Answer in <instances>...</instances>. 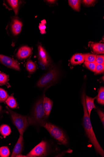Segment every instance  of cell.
<instances>
[{"instance_id": "obj_1", "label": "cell", "mask_w": 104, "mask_h": 157, "mask_svg": "<svg viewBox=\"0 0 104 157\" xmlns=\"http://www.w3.org/2000/svg\"><path fill=\"white\" fill-rule=\"evenodd\" d=\"M85 96V91L84 90L81 94V102L84 109V115L83 120V125L84 130L85 134L88 139L89 142L93 146L97 154L104 157V150L99 144L94 132L90 117L88 115L86 107Z\"/></svg>"}, {"instance_id": "obj_2", "label": "cell", "mask_w": 104, "mask_h": 157, "mask_svg": "<svg viewBox=\"0 0 104 157\" xmlns=\"http://www.w3.org/2000/svg\"><path fill=\"white\" fill-rule=\"evenodd\" d=\"M43 97L39 98L35 104L31 115L28 116L30 125H37L43 126L47 122L46 115L43 105Z\"/></svg>"}, {"instance_id": "obj_3", "label": "cell", "mask_w": 104, "mask_h": 157, "mask_svg": "<svg viewBox=\"0 0 104 157\" xmlns=\"http://www.w3.org/2000/svg\"><path fill=\"white\" fill-rule=\"evenodd\" d=\"M6 108L9 114L13 124L17 128L20 135H23L27 127L30 126L27 117L14 112L8 106Z\"/></svg>"}, {"instance_id": "obj_4", "label": "cell", "mask_w": 104, "mask_h": 157, "mask_svg": "<svg viewBox=\"0 0 104 157\" xmlns=\"http://www.w3.org/2000/svg\"><path fill=\"white\" fill-rule=\"evenodd\" d=\"M43 127L58 142L65 146L68 145V141L67 136L60 128L50 122H47Z\"/></svg>"}, {"instance_id": "obj_5", "label": "cell", "mask_w": 104, "mask_h": 157, "mask_svg": "<svg viewBox=\"0 0 104 157\" xmlns=\"http://www.w3.org/2000/svg\"><path fill=\"white\" fill-rule=\"evenodd\" d=\"M59 76L58 69L56 67H52L39 80L37 84V86L41 88L47 87L56 81Z\"/></svg>"}, {"instance_id": "obj_6", "label": "cell", "mask_w": 104, "mask_h": 157, "mask_svg": "<svg viewBox=\"0 0 104 157\" xmlns=\"http://www.w3.org/2000/svg\"><path fill=\"white\" fill-rule=\"evenodd\" d=\"M49 146L48 143L42 140L26 155L27 157H46L49 152Z\"/></svg>"}, {"instance_id": "obj_7", "label": "cell", "mask_w": 104, "mask_h": 157, "mask_svg": "<svg viewBox=\"0 0 104 157\" xmlns=\"http://www.w3.org/2000/svg\"><path fill=\"white\" fill-rule=\"evenodd\" d=\"M0 62L7 67L20 71V65L16 60L10 57L0 54Z\"/></svg>"}, {"instance_id": "obj_8", "label": "cell", "mask_w": 104, "mask_h": 157, "mask_svg": "<svg viewBox=\"0 0 104 157\" xmlns=\"http://www.w3.org/2000/svg\"><path fill=\"white\" fill-rule=\"evenodd\" d=\"M24 147L23 135H20L19 138L13 150L11 157H18L22 155Z\"/></svg>"}, {"instance_id": "obj_9", "label": "cell", "mask_w": 104, "mask_h": 157, "mask_svg": "<svg viewBox=\"0 0 104 157\" xmlns=\"http://www.w3.org/2000/svg\"><path fill=\"white\" fill-rule=\"evenodd\" d=\"M39 58L40 61L46 67L49 64V60L46 51L41 45L38 47Z\"/></svg>"}, {"instance_id": "obj_10", "label": "cell", "mask_w": 104, "mask_h": 157, "mask_svg": "<svg viewBox=\"0 0 104 157\" xmlns=\"http://www.w3.org/2000/svg\"><path fill=\"white\" fill-rule=\"evenodd\" d=\"M32 50L30 48L27 46L21 47L18 50L16 56L19 59H24L30 56Z\"/></svg>"}, {"instance_id": "obj_11", "label": "cell", "mask_w": 104, "mask_h": 157, "mask_svg": "<svg viewBox=\"0 0 104 157\" xmlns=\"http://www.w3.org/2000/svg\"><path fill=\"white\" fill-rule=\"evenodd\" d=\"M23 26L22 22L19 19L14 18L12 20L11 29L13 34L14 36L19 35L21 32Z\"/></svg>"}, {"instance_id": "obj_12", "label": "cell", "mask_w": 104, "mask_h": 157, "mask_svg": "<svg viewBox=\"0 0 104 157\" xmlns=\"http://www.w3.org/2000/svg\"><path fill=\"white\" fill-rule=\"evenodd\" d=\"M43 105L46 115L48 117L52 109L53 105V101L48 97L44 96L43 98Z\"/></svg>"}, {"instance_id": "obj_13", "label": "cell", "mask_w": 104, "mask_h": 157, "mask_svg": "<svg viewBox=\"0 0 104 157\" xmlns=\"http://www.w3.org/2000/svg\"><path fill=\"white\" fill-rule=\"evenodd\" d=\"M96 97L97 96L93 98L86 95L85 96L86 107L88 115L90 117L92 110L94 108H96L94 104V101L96 98Z\"/></svg>"}, {"instance_id": "obj_14", "label": "cell", "mask_w": 104, "mask_h": 157, "mask_svg": "<svg viewBox=\"0 0 104 157\" xmlns=\"http://www.w3.org/2000/svg\"><path fill=\"white\" fill-rule=\"evenodd\" d=\"M84 61V54H77L74 55L72 57L70 62L73 65L81 64Z\"/></svg>"}, {"instance_id": "obj_15", "label": "cell", "mask_w": 104, "mask_h": 157, "mask_svg": "<svg viewBox=\"0 0 104 157\" xmlns=\"http://www.w3.org/2000/svg\"><path fill=\"white\" fill-rule=\"evenodd\" d=\"M91 46L93 51L98 54L104 53V44L101 43H94L91 44Z\"/></svg>"}, {"instance_id": "obj_16", "label": "cell", "mask_w": 104, "mask_h": 157, "mask_svg": "<svg viewBox=\"0 0 104 157\" xmlns=\"http://www.w3.org/2000/svg\"><path fill=\"white\" fill-rule=\"evenodd\" d=\"M5 102L8 107L11 109H15L17 107V103L13 96H9Z\"/></svg>"}, {"instance_id": "obj_17", "label": "cell", "mask_w": 104, "mask_h": 157, "mask_svg": "<svg viewBox=\"0 0 104 157\" xmlns=\"http://www.w3.org/2000/svg\"><path fill=\"white\" fill-rule=\"evenodd\" d=\"M11 132V128L8 125L3 124L0 126V133L4 137L9 136Z\"/></svg>"}, {"instance_id": "obj_18", "label": "cell", "mask_w": 104, "mask_h": 157, "mask_svg": "<svg viewBox=\"0 0 104 157\" xmlns=\"http://www.w3.org/2000/svg\"><path fill=\"white\" fill-rule=\"evenodd\" d=\"M97 102L102 105H104V87H101L99 91L96 98Z\"/></svg>"}, {"instance_id": "obj_19", "label": "cell", "mask_w": 104, "mask_h": 157, "mask_svg": "<svg viewBox=\"0 0 104 157\" xmlns=\"http://www.w3.org/2000/svg\"><path fill=\"white\" fill-rule=\"evenodd\" d=\"M26 69L29 74H31L34 72L36 69L35 64L30 60L27 61L26 63Z\"/></svg>"}, {"instance_id": "obj_20", "label": "cell", "mask_w": 104, "mask_h": 157, "mask_svg": "<svg viewBox=\"0 0 104 157\" xmlns=\"http://www.w3.org/2000/svg\"><path fill=\"white\" fill-rule=\"evenodd\" d=\"M69 5L74 10L79 11L80 10L81 1L80 0H69Z\"/></svg>"}, {"instance_id": "obj_21", "label": "cell", "mask_w": 104, "mask_h": 157, "mask_svg": "<svg viewBox=\"0 0 104 157\" xmlns=\"http://www.w3.org/2000/svg\"><path fill=\"white\" fill-rule=\"evenodd\" d=\"M7 1L16 15L18 12L19 9V1L17 0H8Z\"/></svg>"}, {"instance_id": "obj_22", "label": "cell", "mask_w": 104, "mask_h": 157, "mask_svg": "<svg viewBox=\"0 0 104 157\" xmlns=\"http://www.w3.org/2000/svg\"><path fill=\"white\" fill-rule=\"evenodd\" d=\"M84 55L85 62L90 63L95 62L96 55L88 53L84 54Z\"/></svg>"}, {"instance_id": "obj_23", "label": "cell", "mask_w": 104, "mask_h": 157, "mask_svg": "<svg viewBox=\"0 0 104 157\" xmlns=\"http://www.w3.org/2000/svg\"><path fill=\"white\" fill-rule=\"evenodd\" d=\"M10 153L9 150L7 147L3 146L0 147V157H8Z\"/></svg>"}, {"instance_id": "obj_24", "label": "cell", "mask_w": 104, "mask_h": 157, "mask_svg": "<svg viewBox=\"0 0 104 157\" xmlns=\"http://www.w3.org/2000/svg\"><path fill=\"white\" fill-rule=\"evenodd\" d=\"M9 95L3 89L0 88V103L5 102Z\"/></svg>"}, {"instance_id": "obj_25", "label": "cell", "mask_w": 104, "mask_h": 157, "mask_svg": "<svg viewBox=\"0 0 104 157\" xmlns=\"http://www.w3.org/2000/svg\"><path fill=\"white\" fill-rule=\"evenodd\" d=\"M9 81V77L6 74L0 72V84L5 85Z\"/></svg>"}, {"instance_id": "obj_26", "label": "cell", "mask_w": 104, "mask_h": 157, "mask_svg": "<svg viewBox=\"0 0 104 157\" xmlns=\"http://www.w3.org/2000/svg\"><path fill=\"white\" fill-rule=\"evenodd\" d=\"M97 63L95 62L93 63H90L84 62V65L89 69L95 72Z\"/></svg>"}, {"instance_id": "obj_27", "label": "cell", "mask_w": 104, "mask_h": 157, "mask_svg": "<svg viewBox=\"0 0 104 157\" xmlns=\"http://www.w3.org/2000/svg\"><path fill=\"white\" fill-rule=\"evenodd\" d=\"M46 21L45 20H43L42 21L41 23H40L39 25V29L40 31V33L41 34H44L46 33Z\"/></svg>"}, {"instance_id": "obj_28", "label": "cell", "mask_w": 104, "mask_h": 157, "mask_svg": "<svg viewBox=\"0 0 104 157\" xmlns=\"http://www.w3.org/2000/svg\"><path fill=\"white\" fill-rule=\"evenodd\" d=\"M104 64H97L96 66L95 73L96 74L102 73L104 72Z\"/></svg>"}, {"instance_id": "obj_29", "label": "cell", "mask_w": 104, "mask_h": 157, "mask_svg": "<svg viewBox=\"0 0 104 157\" xmlns=\"http://www.w3.org/2000/svg\"><path fill=\"white\" fill-rule=\"evenodd\" d=\"M95 62L97 64H104V55H97Z\"/></svg>"}, {"instance_id": "obj_30", "label": "cell", "mask_w": 104, "mask_h": 157, "mask_svg": "<svg viewBox=\"0 0 104 157\" xmlns=\"http://www.w3.org/2000/svg\"><path fill=\"white\" fill-rule=\"evenodd\" d=\"M97 112L100 119L101 121L102 124L103 128L104 126V113L101 110L99 109H97Z\"/></svg>"}, {"instance_id": "obj_31", "label": "cell", "mask_w": 104, "mask_h": 157, "mask_svg": "<svg viewBox=\"0 0 104 157\" xmlns=\"http://www.w3.org/2000/svg\"><path fill=\"white\" fill-rule=\"evenodd\" d=\"M95 1L94 0H84L82 1V2L84 5L90 6L92 5Z\"/></svg>"}, {"instance_id": "obj_32", "label": "cell", "mask_w": 104, "mask_h": 157, "mask_svg": "<svg viewBox=\"0 0 104 157\" xmlns=\"http://www.w3.org/2000/svg\"><path fill=\"white\" fill-rule=\"evenodd\" d=\"M5 112L3 111H0V121L1 120L3 117L4 114Z\"/></svg>"}, {"instance_id": "obj_33", "label": "cell", "mask_w": 104, "mask_h": 157, "mask_svg": "<svg viewBox=\"0 0 104 157\" xmlns=\"http://www.w3.org/2000/svg\"><path fill=\"white\" fill-rule=\"evenodd\" d=\"M56 1H53V0H50V1H48L47 2L50 3H54Z\"/></svg>"}, {"instance_id": "obj_34", "label": "cell", "mask_w": 104, "mask_h": 157, "mask_svg": "<svg viewBox=\"0 0 104 157\" xmlns=\"http://www.w3.org/2000/svg\"><path fill=\"white\" fill-rule=\"evenodd\" d=\"M2 110V106L0 105V111H1Z\"/></svg>"}]
</instances>
